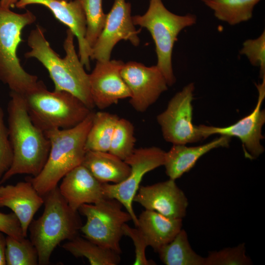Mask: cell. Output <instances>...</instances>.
<instances>
[{
    "instance_id": "cell-8",
    "label": "cell",
    "mask_w": 265,
    "mask_h": 265,
    "mask_svg": "<svg viewBox=\"0 0 265 265\" xmlns=\"http://www.w3.org/2000/svg\"><path fill=\"white\" fill-rule=\"evenodd\" d=\"M123 207L117 200L107 197L95 204L81 205L78 212L86 218L80 230L83 237L121 254L123 225L132 220L130 213L122 210Z\"/></svg>"
},
{
    "instance_id": "cell-33",
    "label": "cell",
    "mask_w": 265,
    "mask_h": 265,
    "mask_svg": "<svg viewBox=\"0 0 265 265\" xmlns=\"http://www.w3.org/2000/svg\"><path fill=\"white\" fill-rule=\"evenodd\" d=\"M0 232L18 239L24 238L20 221L13 212H0Z\"/></svg>"
},
{
    "instance_id": "cell-1",
    "label": "cell",
    "mask_w": 265,
    "mask_h": 265,
    "mask_svg": "<svg viewBox=\"0 0 265 265\" xmlns=\"http://www.w3.org/2000/svg\"><path fill=\"white\" fill-rule=\"evenodd\" d=\"M74 35L68 29L63 47L65 56L61 58L52 48L41 26L29 33L27 45L30 50L25 53L26 58H34L48 71L56 91L71 93L92 109L95 106L92 100L89 74L77 54L74 43Z\"/></svg>"
},
{
    "instance_id": "cell-2",
    "label": "cell",
    "mask_w": 265,
    "mask_h": 265,
    "mask_svg": "<svg viewBox=\"0 0 265 265\" xmlns=\"http://www.w3.org/2000/svg\"><path fill=\"white\" fill-rule=\"evenodd\" d=\"M7 112L13 160L0 185L18 174L37 176L43 168L50 149V141L45 132L30 119L22 95L10 91Z\"/></svg>"
},
{
    "instance_id": "cell-6",
    "label": "cell",
    "mask_w": 265,
    "mask_h": 265,
    "mask_svg": "<svg viewBox=\"0 0 265 265\" xmlns=\"http://www.w3.org/2000/svg\"><path fill=\"white\" fill-rule=\"evenodd\" d=\"M23 96L32 123L44 132L74 127L92 111L71 93L50 91L44 84Z\"/></svg>"
},
{
    "instance_id": "cell-25",
    "label": "cell",
    "mask_w": 265,
    "mask_h": 265,
    "mask_svg": "<svg viewBox=\"0 0 265 265\" xmlns=\"http://www.w3.org/2000/svg\"><path fill=\"white\" fill-rule=\"evenodd\" d=\"M119 119L117 115L107 112H93L91 126L86 139V151L108 152L113 132Z\"/></svg>"
},
{
    "instance_id": "cell-21",
    "label": "cell",
    "mask_w": 265,
    "mask_h": 265,
    "mask_svg": "<svg viewBox=\"0 0 265 265\" xmlns=\"http://www.w3.org/2000/svg\"><path fill=\"white\" fill-rule=\"evenodd\" d=\"M82 164L101 183H119L129 176L130 166L108 152L87 151Z\"/></svg>"
},
{
    "instance_id": "cell-20",
    "label": "cell",
    "mask_w": 265,
    "mask_h": 265,
    "mask_svg": "<svg viewBox=\"0 0 265 265\" xmlns=\"http://www.w3.org/2000/svg\"><path fill=\"white\" fill-rule=\"evenodd\" d=\"M182 219L171 218L156 212L145 210L138 217L137 227L148 246L158 251L170 242L180 231Z\"/></svg>"
},
{
    "instance_id": "cell-23",
    "label": "cell",
    "mask_w": 265,
    "mask_h": 265,
    "mask_svg": "<svg viewBox=\"0 0 265 265\" xmlns=\"http://www.w3.org/2000/svg\"><path fill=\"white\" fill-rule=\"evenodd\" d=\"M158 253L161 262L166 265H205V258L192 249L187 235L182 229Z\"/></svg>"
},
{
    "instance_id": "cell-12",
    "label": "cell",
    "mask_w": 265,
    "mask_h": 265,
    "mask_svg": "<svg viewBox=\"0 0 265 265\" xmlns=\"http://www.w3.org/2000/svg\"><path fill=\"white\" fill-rule=\"evenodd\" d=\"M131 16V4L126 0H114L106 15L104 27L91 48L90 59L96 61L110 60L111 52L120 41H130L139 45V30L135 28Z\"/></svg>"
},
{
    "instance_id": "cell-15",
    "label": "cell",
    "mask_w": 265,
    "mask_h": 265,
    "mask_svg": "<svg viewBox=\"0 0 265 265\" xmlns=\"http://www.w3.org/2000/svg\"><path fill=\"white\" fill-rule=\"evenodd\" d=\"M31 4H39L47 7L58 21L68 27L77 38L80 60L85 68L89 70L91 48L85 39L86 21L81 0H20L15 6L25 8Z\"/></svg>"
},
{
    "instance_id": "cell-9",
    "label": "cell",
    "mask_w": 265,
    "mask_h": 265,
    "mask_svg": "<svg viewBox=\"0 0 265 265\" xmlns=\"http://www.w3.org/2000/svg\"><path fill=\"white\" fill-rule=\"evenodd\" d=\"M165 153L160 148L155 146L135 148L124 160L131 167L128 177L118 184H102L104 196L119 201L131 215L135 227L137 226L138 217L132 207L133 198L144 175L163 165Z\"/></svg>"
},
{
    "instance_id": "cell-32",
    "label": "cell",
    "mask_w": 265,
    "mask_h": 265,
    "mask_svg": "<svg viewBox=\"0 0 265 265\" xmlns=\"http://www.w3.org/2000/svg\"><path fill=\"white\" fill-rule=\"evenodd\" d=\"M124 236L130 237L133 241L135 247V259L134 265H156L152 260H148L145 254L146 247L148 246L146 240L137 228H132L125 223L123 227Z\"/></svg>"
},
{
    "instance_id": "cell-14",
    "label": "cell",
    "mask_w": 265,
    "mask_h": 265,
    "mask_svg": "<svg viewBox=\"0 0 265 265\" xmlns=\"http://www.w3.org/2000/svg\"><path fill=\"white\" fill-rule=\"evenodd\" d=\"M124 63L121 60L97 61L89 74L90 91L95 106L104 109L121 99L131 97V92L121 74Z\"/></svg>"
},
{
    "instance_id": "cell-18",
    "label": "cell",
    "mask_w": 265,
    "mask_h": 265,
    "mask_svg": "<svg viewBox=\"0 0 265 265\" xmlns=\"http://www.w3.org/2000/svg\"><path fill=\"white\" fill-rule=\"evenodd\" d=\"M58 187L60 194L74 211L85 204H95L105 197L102 184L82 164L62 179Z\"/></svg>"
},
{
    "instance_id": "cell-3",
    "label": "cell",
    "mask_w": 265,
    "mask_h": 265,
    "mask_svg": "<svg viewBox=\"0 0 265 265\" xmlns=\"http://www.w3.org/2000/svg\"><path fill=\"white\" fill-rule=\"evenodd\" d=\"M93 112L74 127L44 132L50 143L48 159L41 172L28 180L42 196L57 187L66 174L82 164Z\"/></svg>"
},
{
    "instance_id": "cell-7",
    "label": "cell",
    "mask_w": 265,
    "mask_h": 265,
    "mask_svg": "<svg viewBox=\"0 0 265 265\" xmlns=\"http://www.w3.org/2000/svg\"><path fill=\"white\" fill-rule=\"evenodd\" d=\"M132 20L135 26L145 27L150 33L156 47V65L168 85L172 86L176 82L172 62L174 44L183 29L196 24V15H177L168 10L162 0H150L147 11L143 15L132 16Z\"/></svg>"
},
{
    "instance_id": "cell-13",
    "label": "cell",
    "mask_w": 265,
    "mask_h": 265,
    "mask_svg": "<svg viewBox=\"0 0 265 265\" xmlns=\"http://www.w3.org/2000/svg\"><path fill=\"white\" fill-rule=\"evenodd\" d=\"M121 74L131 92L129 103L139 112L147 110L168 89L166 80L157 65L147 67L130 61L124 63Z\"/></svg>"
},
{
    "instance_id": "cell-36",
    "label": "cell",
    "mask_w": 265,
    "mask_h": 265,
    "mask_svg": "<svg viewBox=\"0 0 265 265\" xmlns=\"http://www.w3.org/2000/svg\"><path fill=\"white\" fill-rule=\"evenodd\" d=\"M203 2H204L205 1L208 0H201Z\"/></svg>"
},
{
    "instance_id": "cell-26",
    "label": "cell",
    "mask_w": 265,
    "mask_h": 265,
    "mask_svg": "<svg viewBox=\"0 0 265 265\" xmlns=\"http://www.w3.org/2000/svg\"><path fill=\"white\" fill-rule=\"evenodd\" d=\"M5 259L7 265H39L37 250L30 239L6 236Z\"/></svg>"
},
{
    "instance_id": "cell-16",
    "label": "cell",
    "mask_w": 265,
    "mask_h": 265,
    "mask_svg": "<svg viewBox=\"0 0 265 265\" xmlns=\"http://www.w3.org/2000/svg\"><path fill=\"white\" fill-rule=\"evenodd\" d=\"M133 201L145 210L177 219L186 216L188 205L184 192L175 180L170 179L152 185L140 186Z\"/></svg>"
},
{
    "instance_id": "cell-11",
    "label": "cell",
    "mask_w": 265,
    "mask_h": 265,
    "mask_svg": "<svg viewBox=\"0 0 265 265\" xmlns=\"http://www.w3.org/2000/svg\"><path fill=\"white\" fill-rule=\"evenodd\" d=\"M261 83L255 84L258 92L257 103L254 109L235 123L224 127L200 125L198 128L204 139L213 134H220L240 139L246 158L253 159L262 154L265 148L261 144L264 138L262 128L265 123V110L262 104L265 98V77Z\"/></svg>"
},
{
    "instance_id": "cell-22",
    "label": "cell",
    "mask_w": 265,
    "mask_h": 265,
    "mask_svg": "<svg viewBox=\"0 0 265 265\" xmlns=\"http://www.w3.org/2000/svg\"><path fill=\"white\" fill-rule=\"evenodd\" d=\"M62 248L76 258L85 257L91 265H117L121 261L120 254L78 235Z\"/></svg>"
},
{
    "instance_id": "cell-17",
    "label": "cell",
    "mask_w": 265,
    "mask_h": 265,
    "mask_svg": "<svg viewBox=\"0 0 265 265\" xmlns=\"http://www.w3.org/2000/svg\"><path fill=\"white\" fill-rule=\"evenodd\" d=\"M43 204V197L28 180L15 185H0V207L8 208L15 214L26 238L34 215Z\"/></svg>"
},
{
    "instance_id": "cell-30",
    "label": "cell",
    "mask_w": 265,
    "mask_h": 265,
    "mask_svg": "<svg viewBox=\"0 0 265 265\" xmlns=\"http://www.w3.org/2000/svg\"><path fill=\"white\" fill-rule=\"evenodd\" d=\"M244 55L250 64L259 67L260 78L265 77V30L257 38L245 40L239 51Z\"/></svg>"
},
{
    "instance_id": "cell-34",
    "label": "cell",
    "mask_w": 265,
    "mask_h": 265,
    "mask_svg": "<svg viewBox=\"0 0 265 265\" xmlns=\"http://www.w3.org/2000/svg\"><path fill=\"white\" fill-rule=\"evenodd\" d=\"M6 237L0 232V265H5Z\"/></svg>"
},
{
    "instance_id": "cell-29",
    "label": "cell",
    "mask_w": 265,
    "mask_h": 265,
    "mask_svg": "<svg viewBox=\"0 0 265 265\" xmlns=\"http://www.w3.org/2000/svg\"><path fill=\"white\" fill-rule=\"evenodd\" d=\"M251 259L246 255L245 244L211 251L205 258V265H249Z\"/></svg>"
},
{
    "instance_id": "cell-27",
    "label": "cell",
    "mask_w": 265,
    "mask_h": 265,
    "mask_svg": "<svg viewBox=\"0 0 265 265\" xmlns=\"http://www.w3.org/2000/svg\"><path fill=\"white\" fill-rule=\"evenodd\" d=\"M134 126L128 120L118 119L111 138L108 152L124 160L134 150Z\"/></svg>"
},
{
    "instance_id": "cell-4",
    "label": "cell",
    "mask_w": 265,
    "mask_h": 265,
    "mask_svg": "<svg viewBox=\"0 0 265 265\" xmlns=\"http://www.w3.org/2000/svg\"><path fill=\"white\" fill-rule=\"evenodd\" d=\"M42 215L33 219L28 231L40 265H47L55 248L63 241L78 235L82 225L78 211L73 210L56 187L44 196Z\"/></svg>"
},
{
    "instance_id": "cell-35",
    "label": "cell",
    "mask_w": 265,
    "mask_h": 265,
    "mask_svg": "<svg viewBox=\"0 0 265 265\" xmlns=\"http://www.w3.org/2000/svg\"><path fill=\"white\" fill-rule=\"evenodd\" d=\"M20 0H0V4L3 7L10 8L15 6Z\"/></svg>"
},
{
    "instance_id": "cell-28",
    "label": "cell",
    "mask_w": 265,
    "mask_h": 265,
    "mask_svg": "<svg viewBox=\"0 0 265 265\" xmlns=\"http://www.w3.org/2000/svg\"><path fill=\"white\" fill-rule=\"evenodd\" d=\"M86 21L85 39L92 48L105 23L106 15L103 11L102 0H81Z\"/></svg>"
},
{
    "instance_id": "cell-19",
    "label": "cell",
    "mask_w": 265,
    "mask_h": 265,
    "mask_svg": "<svg viewBox=\"0 0 265 265\" xmlns=\"http://www.w3.org/2000/svg\"><path fill=\"white\" fill-rule=\"evenodd\" d=\"M231 137L220 135L203 145L188 147L184 144H173L165 153L163 166L169 179L176 180L189 171L198 160L212 150L227 147Z\"/></svg>"
},
{
    "instance_id": "cell-5",
    "label": "cell",
    "mask_w": 265,
    "mask_h": 265,
    "mask_svg": "<svg viewBox=\"0 0 265 265\" xmlns=\"http://www.w3.org/2000/svg\"><path fill=\"white\" fill-rule=\"evenodd\" d=\"M29 10L17 13L0 4V80L10 91L22 95L31 92L44 83L38 77L26 72L17 55L22 33L27 26L36 21Z\"/></svg>"
},
{
    "instance_id": "cell-24",
    "label": "cell",
    "mask_w": 265,
    "mask_h": 265,
    "mask_svg": "<svg viewBox=\"0 0 265 265\" xmlns=\"http://www.w3.org/2000/svg\"><path fill=\"white\" fill-rule=\"evenodd\" d=\"M261 0H208L204 2L216 18L234 26L251 19L254 7Z\"/></svg>"
},
{
    "instance_id": "cell-31",
    "label": "cell",
    "mask_w": 265,
    "mask_h": 265,
    "mask_svg": "<svg viewBox=\"0 0 265 265\" xmlns=\"http://www.w3.org/2000/svg\"><path fill=\"white\" fill-rule=\"evenodd\" d=\"M13 160V151L8 129L4 122V113L0 104V180L9 169Z\"/></svg>"
},
{
    "instance_id": "cell-37",
    "label": "cell",
    "mask_w": 265,
    "mask_h": 265,
    "mask_svg": "<svg viewBox=\"0 0 265 265\" xmlns=\"http://www.w3.org/2000/svg\"><path fill=\"white\" fill-rule=\"evenodd\" d=\"M65 0V1H70V0Z\"/></svg>"
},
{
    "instance_id": "cell-10",
    "label": "cell",
    "mask_w": 265,
    "mask_h": 265,
    "mask_svg": "<svg viewBox=\"0 0 265 265\" xmlns=\"http://www.w3.org/2000/svg\"><path fill=\"white\" fill-rule=\"evenodd\" d=\"M194 84L190 82L169 101L157 117L164 140L172 144L195 143L203 139L198 126L192 122Z\"/></svg>"
}]
</instances>
